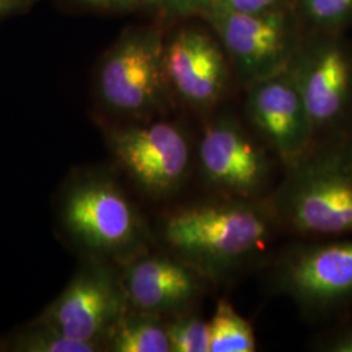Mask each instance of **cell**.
<instances>
[{"label":"cell","mask_w":352,"mask_h":352,"mask_svg":"<svg viewBox=\"0 0 352 352\" xmlns=\"http://www.w3.org/2000/svg\"><path fill=\"white\" fill-rule=\"evenodd\" d=\"M106 351L171 352L164 318L129 308L111 330Z\"/></svg>","instance_id":"cell-14"},{"label":"cell","mask_w":352,"mask_h":352,"mask_svg":"<svg viewBox=\"0 0 352 352\" xmlns=\"http://www.w3.org/2000/svg\"><path fill=\"white\" fill-rule=\"evenodd\" d=\"M302 10L314 25L336 29L352 17V0H300Z\"/></svg>","instance_id":"cell-18"},{"label":"cell","mask_w":352,"mask_h":352,"mask_svg":"<svg viewBox=\"0 0 352 352\" xmlns=\"http://www.w3.org/2000/svg\"><path fill=\"white\" fill-rule=\"evenodd\" d=\"M206 6H218L234 12L258 13L276 8L280 4L279 0H209Z\"/></svg>","instance_id":"cell-20"},{"label":"cell","mask_w":352,"mask_h":352,"mask_svg":"<svg viewBox=\"0 0 352 352\" xmlns=\"http://www.w3.org/2000/svg\"><path fill=\"white\" fill-rule=\"evenodd\" d=\"M277 225L267 199L222 196L177 208L164 217L160 232L167 251L210 283L252 263Z\"/></svg>","instance_id":"cell-1"},{"label":"cell","mask_w":352,"mask_h":352,"mask_svg":"<svg viewBox=\"0 0 352 352\" xmlns=\"http://www.w3.org/2000/svg\"><path fill=\"white\" fill-rule=\"evenodd\" d=\"M171 352H210L209 322L184 311L164 320Z\"/></svg>","instance_id":"cell-17"},{"label":"cell","mask_w":352,"mask_h":352,"mask_svg":"<svg viewBox=\"0 0 352 352\" xmlns=\"http://www.w3.org/2000/svg\"><path fill=\"white\" fill-rule=\"evenodd\" d=\"M320 347L327 352H352V324L327 337Z\"/></svg>","instance_id":"cell-21"},{"label":"cell","mask_w":352,"mask_h":352,"mask_svg":"<svg viewBox=\"0 0 352 352\" xmlns=\"http://www.w3.org/2000/svg\"><path fill=\"white\" fill-rule=\"evenodd\" d=\"M56 217L65 239L82 258L123 266L149 252L148 225L110 168L74 171L59 192Z\"/></svg>","instance_id":"cell-2"},{"label":"cell","mask_w":352,"mask_h":352,"mask_svg":"<svg viewBox=\"0 0 352 352\" xmlns=\"http://www.w3.org/2000/svg\"><path fill=\"white\" fill-rule=\"evenodd\" d=\"M200 13L213 26L227 58L247 87L287 69L300 47L295 20L280 6L258 13L206 6Z\"/></svg>","instance_id":"cell-6"},{"label":"cell","mask_w":352,"mask_h":352,"mask_svg":"<svg viewBox=\"0 0 352 352\" xmlns=\"http://www.w3.org/2000/svg\"><path fill=\"white\" fill-rule=\"evenodd\" d=\"M210 352L256 351L251 324L227 300H218L209 321Z\"/></svg>","instance_id":"cell-15"},{"label":"cell","mask_w":352,"mask_h":352,"mask_svg":"<svg viewBox=\"0 0 352 352\" xmlns=\"http://www.w3.org/2000/svg\"><path fill=\"white\" fill-rule=\"evenodd\" d=\"M274 285L308 315H327L350 304L352 239L289 248L276 266Z\"/></svg>","instance_id":"cell-9"},{"label":"cell","mask_w":352,"mask_h":352,"mask_svg":"<svg viewBox=\"0 0 352 352\" xmlns=\"http://www.w3.org/2000/svg\"><path fill=\"white\" fill-rule=\"evenodd\" d=\"M37 0H0V17L14 13L26 12Z\"/></svg>","instance_id":"cell-23"},{"label":"cell","mask_w":352,"mask_h":352,"mask_svg":"<svg viewBox=\"0 0 352 352\" xmlns=\"http://www.w3.org/2000/svg\"><path fill=\"white\" fill-rule=\"evenodd\" d=\"M115 164L145 196L166 200L186 187L193 148L182 126L166 120H129L104 126Z\"/></svg>","instance_id":"cell-5"},{"label":"cell","mask_w":352,"mask_h":352,"mask_svg":"<svg viewBox=\"0 0 352 352\" xmlns=\"http://www.w3.org/2000/svg\"><path fill=\"white\" fill-rule=\"evenodd\" d=\"M209 0H141V4L167 14L199 12Z\"/></svg>","instance_id":"cell-19"},{"label":"cell","mask_w":352,"mask_h":352,"mask_svg":"<svg viewBox=\"0 0 352 352\" xmlns=\"http://www.w3.org/2000/svg\"><path fill=\"white\" fill-rule=\"evenodd\" d=\"M245 107L256 133L285 167L315 145V126L289 68L250 84Z\"/></svg>","instance_id":"cell-10"},{"label":"cell","mask_w":352,"mask_h":352,"mask_svg":"<svg viewBox=\"0 0 352 352\" xmlns=\"http://www.w3.org/2000/svg\"><path fill=\"white\" fill-rule=\"evenodd\" d=\"M80 1L93 7H98L103 10H113V11H126L141 4V0H80Z\"/></svg>","instance_id":"cell-22"},{"label":"cell","mask_w":352,"mask_h":352,"mask_svg":"<svg viewBox=\"0 0 352 352\" xmlns=\"http://www.w3.org/2000/svg\"><path fill=\"white\" fill-rule=\"evenodd\" d=\"M164 67L173 94L195 109L212 107L226 91V52L201 30L184 29L167 41Z\"/></svg>","instance_id":"cell-13"},{"label":"cell","mask_w":352,"mask_h":352,"mask_svg":"<svg viewBox=\"0 0 352 352\" xmlns=\"http://www.w3.org/2000/svg\"><path fill=\"white\" fill-rule=\"evenodd\" d=\"M278 223L304 236L352 235V141L334 139L286 167L267 199Z\"/></svg>","instance_id":"cell-3"},{"label":"cell","mask_w":352,"mask_h":352,"mask_svg":"<svg viewBox=\"0 0 352 352\" xmlns=\"http://www.w3.org/2000/svg\"><path fill=\"white\" fill-rule=\"evenodd\" d=\"M128 309L120 266L82 258L68 286L36 321L106 351V340Z\"/></svg>","instance_id":"cell-7"},{"label":"cell","mask_w":352,"mask_h":352,"mask_svg":"<svg viewBox=\"0 0 352 352\" xmlns=\"http://www.w3.org/2000/svg\"><path fill=\"white\" fill-rule=\"evenodd\" d=\"M196 160L204 182L225 197L265 199L272 184L267 146L234 116H219L205 126Z\"/></svg>","instance_id":"cell-8"},{"label":"cell","mask_w":352,"mask_h":352,"mask_svg":"<svg viewBox=\"0 0 352 352\" xmlns=\"http://www.w3.org/2000/svg\"><path fill=\"white\" fill-rule=\"evenodd\" d=\"M162 32L141 28L126 32L104 55L96 90L102 106L129 120H148L166 111L173 90L164 67Z\"/></svg>","instance_id":"cell-4"},{"label":"cell","mask_w":352,"mask_h":352,"mask_svg":"<svg viewBox=\"0 0 352 352\" xmlns=\"http://www.w3.org/2000/svg\"><path fill=\"white\" fill-rule=\"evenodd\" d=\"M120 273L129 308L161 317L189 311L209 285L170 252H145L120 266Z\"/></svg>","instance_id":"cell-12"},{"label":"cell","mask_w":352,"mask_h":352,"mask_svg":"<svg viewBox=\"0 0 352 352\" xmlns=\"http://www.w3.org/2000/svg\"><path fill=\"white\" fill-rule=\"evenodd\" d=\"M317 132L334 131L352 109V55L340 41L318 38L299 47L289 67Z\"/></svg>","instance_id":"cell-11"},{"label":"cell","mask_w":352,"mask_h":352,"mask_svg":"<svg viewBox=\"0 0 352 352\" xmlns=\"http://www.w3.org/2000/svg\"><path fill=\"white\" fill-rule=\"evenodd\" d=\"M100 346L69 340L38 321L0 338V352H97Z\"/></svg>","instance_id":"cell-16"}]
</instances>
